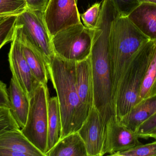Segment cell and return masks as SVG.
Returning a JSON list of instances; mask_svg holds the SVG:
<instances>
[{
	"instance_id": "obj_1",
	"label": "cell",
	"mask_w": 156,
	"mask_h": 156,
	"mask_svg": "<svg viewBox=\"0 0 156 156\" xmlns=\"http://www.w3.org/2000/svg\"><path fill=\"white\" fill-rule=\"evenodd\" d=\"M116 14L101 10L93 37L90 58L94 84V104L105 123L115 115L113 102L112 80L109 42L111 27Z\"/></svg>"
},
{
	"instance_id": "obj_2",
	"label": "cell",
	"mask_w": 156,
	"mask_h": 156,
	"mask_svg": "<svg viewBox=\"0 0 156 156\" xmlns=\"http://www.w3.org/2000/svg\"><path fill=\"white\" fill-rule=\"evenodd\" d=\"M76 62L55 54L47 65L49 77L56 92L60 108L62 125L60 139L77 132L89 114L78 96Z\"/></svg>"
},
{
	"instance_id": "obj_3",
	"label": "cell",
	"mask_w": 156,
	"mask_h": 156,
	"mask_svg": "<svg viewBox=\"0 0 156 156\" xmlns=\"http://www.w3.org/2000/svg\"><path fill=\"white\" fill-rule=\"evenodd\" d=\"M148 40L127 16H118L113 22L109 51L114 106L118 89L130 64L138 50Z\"/></svg>"
},
{
	"instance_id": "obj_4",
	"label": "cell",
	"mask_w": 156,
	"mask_h": 156,
	"mask_svg": "<svg viewBox=\"0 0 156 156\" xmlns=\"http://www.w3.org/2000/svg\"><path fill=\"white\" fill-rule=\"evenodd\" d=\"M155 41L149 40L142 46L120 84L114 101L115 115L118 120L139 103L140 89L153 54Z\"/></svg>"
},
{
	"instance_id": "obj_5",
	"label": "cell",
	"mask_w": 156,
	"mask_h": 156,
	"mask_svg": "<svg viewBox=\"0 0 156 156\" xmlns=\"http://www.w3.org/2000/svg\"><path fill=\"white\" fill-rule=\"evenodd\" d=\"M47 85L39 84L30 99V106L23 134L44 156L47 151L48 103Z\"/></svg>"
},
{
	"instance_id": "obj_6",
	"label": "cell",
	"mask_w": 156,
	"mask_h": 156,
	"mask_svg": "<svg viewBox=\"0 0 156 156\" xmlns=\"http://www.w3.org/2000/svg\"><path fill=\"white\" fill-rule=\"evenodd\" d=\"M94 31L81 22L59 31L51 38L55 54L75 62L86 59L90 55Z\"/></svg>"
},
{
	"instance_id": "obj_7",
	"label": "cell",
	"mask_w": 156,
	"mask_h": 156,
	"mask_svg": "<svg viewBox=\"0 0 156 156\" xmlns=\"http://www.w3.org/2000/svg\"><path fill=\"white\" fill-rule=\"evenodd\" d=\"M16 24L22 26L31 43L44 59L47 65L49 64L55 54L44 20L43 12L27 8L17 16Z\"/></svg>"
},
{
	"instance_id": "obj_8",
	"label": "cell",
	"mask_w": 156,
	"mask_h": 156,
	"mask_svg": "<svg viewBox=\"0 0 156 156\" xmlns=\"http://www.w3.org/2000/svg\"><path fill=\"white\" fill-rule=\"evenodd\" d=\"M43 16L51 38L63 29L81 22L76 0H49Z\"/></svg>"
},
{
	"instance_id": "obj_9",
	"label": "cell",
	"mask_w": 156,
	"mask_h": 156,
	"mask_svg": "<svg viewBox=\"0 0 156 156\" xmlns=\"http://www.w3.org/2000/svg\"><path fill=\"white\" fill-rule=\"evenodd\" d=\"M135 132L122 124L115 115L111 116L105 125L102 156H113L142 144Z\"/></svg>"
},
{
	"instance_id": "obj_10",
	"label": "cell",
	"mask_w": 156,
	"mask_h": 156,
	"mask_svg": "<svg viewBox=\"0 0 156 156\" xmlns=\"http://www.w3.org/2000/svg\"><path fill=\"white\" fill-rule=\"evenodd\" d=\"M8 60L12 78L30 99L40 83L37 80L31 71L23 53L21 42L15 33L11 42Z\"/></svg>"
},
{
	"instance_id": "obj_11",
	"label": "cell",
	"mask_w": 156,
	"mask_h": 156,
	"mask_svg": "<svg viewBox=\"0 0 156 156\" xmlns=\"http://www.w3.org/2000/svg\"><path fill=\"white\" fill-rule=\"evenodd\" d=\"M106 123L93 105L77 131L83 140L88 156H102Z\"/></svg>"
},
{
	"instance_id": "obj_12",
	"label": "cell",
	"mask_w": 156,
	"mask_h": 156,
	"mask_svg": "<svg viewBox=\"0 0 156 156\" xmlns=\"http://www.w3.org/2000/svg\"><path fill=\"white\" fill-rule=\"evenodd\" d=\"M0 156H45L18 129L0 135Z\"/></svg>"
},
{
	"instance_id": "obj_13",
	"label": "cell",
	"mask_w": 156,
	"mask_h": 156,
	"mask_svg": "<svg viewBox=\"0 0 156 156\" xmlns=\"http://www.w3.org/2000/svg\"><path fill=\"white\" fill-rule=\"evenodd\" d=\"M15 33L21 42L23 53L34 77L39 83L47 85L49 74L44 59L31 43L21 26L16 24Z\"/></svg>"
},
{
	"instance_id": "obj_14",
	"label": "cell",
	"mask_w": 156,
	"mask_h": 156,
	"mask_svg": "<svg viewBox=\"0 0 156 156\" xmlns=\"http://www.w3.org/2000/svg\"><path fill=\"white\" fill-rule=\"evenodd\" d=\"M76 86L79 99L89 113L94 104V84L90 56L76 62Z\"/></svg>"
},
{
	"instance_id": "obj_15",
	"label": "cell",
	"mask_w": 156,
	"mask_h": 156,
	"mask_svg": "<svg viewBox=\"0 0 156 156\" xmlns=\"http://www.w3.org/2000/svg\"><path fill=\"white\" fill-rule=\"evenodd\" d=\"M149 40L156 41V4L142 2L127 16Z\"/></svg>"
},
{
	"instance_id": "obj_16",
	"label": "cell",
	"mask_w": 156,
	"mask_h": 156,
	"mask_svg": "<svg viewBox=\"0 0 156 156\" xmlns=\"http://www.w3.org/2000/svg\"><path fill=\"white\" fill-rule=\"evenodd\" d=\"M9 108L20 129L25 125L30 106V99L19 84L12 78L8 89Z\"/></svg>"
},
{
	"instance_id": "obj_17",
	"label": "cell",
	"mask_w": 156,
	"mask_h": 156,
	"mask_svg": "<svg viewBox=\"0 0 156 156\" xmlns=\"http://www.w3.org/2000/svg\"><path fill=\"white\" fill-rule=\"evenodd\" d=\"M156 113V94L142 100L130 111L119 119V122L132 131Z\"/></svg>"
},
{
	"instance_id": "obj_18",
	"label": "cell",
	"mask_w": 156,
	"mask_h": 156,
	"mask_svg": "<svg viewBox=\"0 0 156 156\" xmlns=\"http://www.w3.org/2000/svg\"><path fill=\"white\" fill-rule=\"evenodd\" d=\"M45 156H88L85 144L78 132L61 138Z\"/></svg>"
},
{
	"instance_id": "obj_19",
	"label": "cell",
	"mask_w": 156,
	"mask_h": 156,
	"mask_svg": "<svg viewBox=\"0 0 156 156\" xmlns=\"http://www.w3.org/2000/svg\"><path fill=\"white\" fill-rule=\"evenodd\" d=\"M62 128V119L58 99L57 96L49 98L48 103L47 153L60 140Z\"/></svg>"
},
{
	"instance_id": "obj_20",
	"label": "cell",
	"mask_w": 156,
	"mask_h": 156,
	"mask_svg": "<svg viewBox=\"0 0 156 156\" xmlns=\"http://www.w3.org/2000/svg\"><path fill=\"white\" fill-rule=\"evenodd\" d=\"M156 94V41L140 90L139 102Z\"/></svg>"
},
{
	"instance_id": "obj_21",
	"label": "cell",
	"mask_w": 156,
	"mask_h": 156,
	"mask_svg": "<svg viewBox=\"0 0 156 156\" xmlns=\"http://www.w3.org/2000/svg\"><path fill=\"white\" fill-rule=\"evenodd\" d=\"M27 8L25 0H0V20L19 15Z\"/></svg>"
},
{
	"instance_id": "obj_22",
	"label": "cell",
	"mask_w": 156,
	"mask_h": 156,
	"mask_svg": "<svg viewBox=\"0 0 156 156\" xmlns=\"http://www.w3.org/2000/svg\"><path fill=\"white\" fill-rule=\"evenodd\" d=\"M17 16H8L0 22V49L5 44L12 40Z\"/></svg>"
},
{
	"instance_id": "obj_23",
	"label": "cell",
	"mask_w": 156,
	"mask_h": 156,
	"mask_svg": "<svg viewBox=\"0 0 156 156\" xmlns=\"http://www.w3.org/2000/svg\"><path fill=\"white\" fill-rule=\"evenodd\" d=\"M101 4L102 2L94 3L83 13L80 14L85 27L90 29H95L101 13Z\"/></svg>"
},
{
	"instance_id": "obj_24",
	"label": "cell",
	"mask_w": 156,
	"mask_h": 156,
	"mask_svg": "<svg viewBox=\"0 0 156 156\" xmlns=\"http://www.w3.org/2000/svg\"><path fill=\"white\" fill-rule=\"evenodd\" d=\"M18 129L20 128L12 115L10 108L7 106H0V135L8 131Z\"/></svg>"
},
{
	"instance_id": "obj_25",
	"label": "cell",
	"mask_w": 156,
	"mask_h": 156,
	"mask_svg": "<svg viewBox=\"0 0 156 156\" xmlns=\"http://www.w3.org/2000/svg\"><path fill=\"white\" fill-rule=\"evenodd\" d=\"M156 156V141L150 143L142 144L130 150L117 153L113 156Z\"/></svg>"
},
{
	"instance_id": "obj_26",
	"label": "cell",
	"mask_w": 156,
	"mask_h": 156,
	"mask_svg": "<svg viewBox=\"0 0 156 156\" xmlns=\"http://www.w3.org/2000/svg\"><path fill=\"white\" fill-rule=\"evenodd\" d=\"M120 16H127L141 4L139 0H110Z\"/></svg>"
},
{
	"instance_id": "obj_27",
	"label": "cell",
	"mask_w": 156,
	"mask_h": 156,
	"mask_svg": "<svg viewBox=\"0 0 156 156\" xmlns=\"http://www.w3.org/2000/svg\"><path fill=\"white\" fill-rule=\"evenodd\" d=\"M156 128V113L140 125L135 131L139 138L143 136Z\"/></svg>"
},
{
	"instance_id": "obj_28",
	"label": "cell",
	"mask_w": 156,
	"mask_h": 156,
	"mask_svg": "<svg viewBox=\"0 0 156 156\" xmlns=\"http://www.w3.org/2000/svg\"><path fill=\"white\" fill-rule=\"evenodd\" d=\"M27 8L34 11L44 12L49 0H25Z\"/></svg>"
},
{
	"instance_id": "obj_29",
	"label": "cell",
	"mask_w": 156,
	"mask_h": 156,
	"mask_svg": "<svg viewBox=\"0 0 156 156\" xmlns=\"http://www.w3.org/2000/svg\"><path fill=\"white\" fill-rule=\"evenodd\" d=\"M0 106L9 107L8 89L6 84L0 80Z\"/></svg>"
},
{
	"instance_id": "obj_30",
	"label": "cell",
	"mask_w": 156,
	"mask_h": 156,
	"mask_svg": "<svg viewBox=\"0 0 156 156\" xmlns=\"http://www.w3.org/2000/svg\"><path fill=\"white\" fill-rule=\"evenodd\" d=\"M149 138H153L156 139V128L144 136L143 137L144 139H148Z\"/></svg>"
},
{
	"instance_id": "obj_31",
	"label": "cell",
	"mask_w": 156,
	"mask_h": 156,
	"mask_svg": "<svg viewBox=\"0 0 156 156\" xmlns=\"http://www.w3.org/2000/svg\"><path fill=\"white\" fill-rule=\"evenodd\" d=\"M140 3L148 2L151 3L155 4H156V0H139Z\"/></svg>"
},
{
	"instance_id": "obj_32",
	"label": "cell",
	"mask_w": 156,
	"mask_h": 156,
	"mask_svg": "<svg viewBox=\"0 0 156 156\" xmlns=\"http://www.w3.org/2000/svg\"><path fill=\"white\" fill-rule=\"evenodd\" d=\"M2 19H1V20H0V22H1V21H2Z\"/></svg>"
}]
</instances>
